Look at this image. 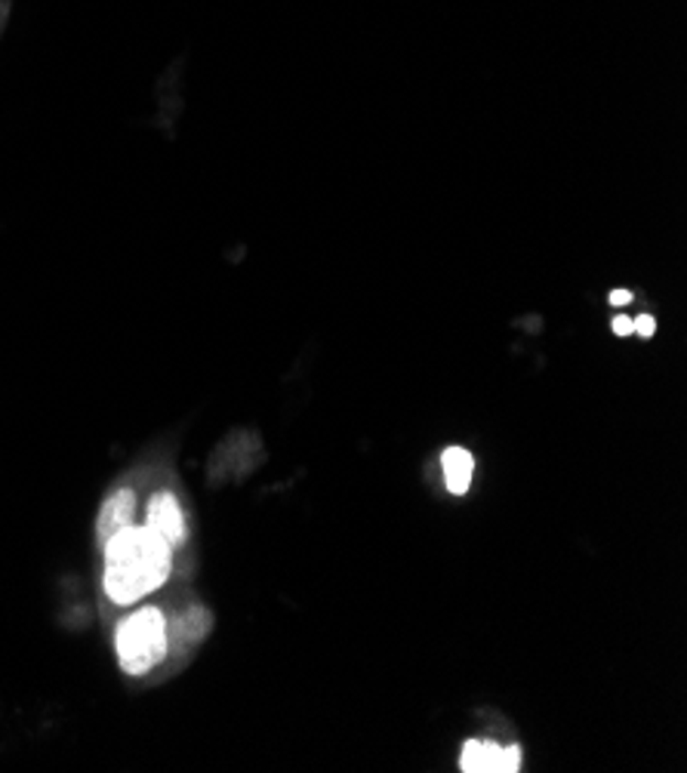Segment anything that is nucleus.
Returning a JSON list of instances; mask_svg holds the SVG:
<instances>
[{
  "label": "nucleus",
  "mask_w": 687,
  "mask_h": 773,
  "mask_svg": "<svg viewBox=\"0 0 687 773\" xmlns=\"http://www.w3.org/2000/svg\"><path fill=\"white\" fill-rule=\"evenodd\" d=\"M173 546L151 527H124L105 539V592L115 604H133L170 577Z\"/></svg>",
  "instance_id": "1"
},
{
  "label": "nucleus",
  "mask_w": 687,
  "mask_h": 773,
  "mask_svg": "<svg viewBox=\"0 0 687 773\" xmlns=\"http://www.w3.org/2000/svg\"><path fill=\"white\" fill-rule=\"evenodd\" d=\"M118 659L127 675H146L167 656V620L158 608L136 610L118 625Z\"/></svg>",
  "instance_id": "2"
},
{
  "label": "nucleus",
  "mask_w": 687,
  "mask_h": 773,
  "mask_svg": "<svg viewBox=\"0 0 687 773\" xmlns=\"http://www.w3.org/2000/svg\"><path fill=\"white\" fill-rule=\"evenodd\" d=\"M460 767L465 773H515L522 767V749L518 745H496L491 740H472L465 743L460 755Z\"/></svg>",
  "instance_id": "3"
},
{
  "label": "nucleus",
  "mask_w": 687,
  "mask_h": 773,
  "mask_svg": "<svg viewBox=\"0 0 687 773\" xmlns=\"http://www.w3.org/2000/svg\"><path fill=\"white\" fill-rule=\"evenodd\" d=\"M149 527L158 536H164L170 546H180L185 539V515H182L180 500L173 493H154L149 503Z\"/></svg>",
  "instance_id": "4"
},
{
  "label": "nucleus",
  "mask_w": 687,
  "mask_h": 773,
  "mask_svg": "<svg viewBox=\"0 0 687 773\" xmlns=\"http://www.w3.org/2000/svg\"><path fill=\"white\" fill-rule=\"evenodd\" d=\"M133 512H136V493L130 491V487L111 493V496L105 500L103 512H99V536L108 539V536H115L118 530H124V527H130Z\"/></svg>",
  "instance_id": "5"
},
{
  "label": "nucleus",
  "mask_w": 687,
  "mask_h": 773,
  "mask_svg": "<svg viewBox=\"0 0 687 773\" xmlns=\"http://www.w3.org/2000/svg\"><path fill=\"white\" fill-rule=\"evenodd\" d=\"M441 469H444V484L450 493H465L472 484V472H475V457L465 447H448L441 457Z\"/></svg>",
  "instance_id": "6"
},
{
  "label": "nucleus",
  "mask_w": 687,
  "mask_h": 773,
  "mask_svg": "<svg viewBox=\"0 0 687 773\" xmlns=\"http://www.w3.org/2000/svg\"><path fill=\"white\" fill-rule=\"evenodd\" d=\"M210 629V613L204 608H189L182 610L180 620H176V632H180L182 644H195L207 635Z\"/></svg>",
  "instance_id": "7"
},
{
  "label": "nucleus",
  "mask_w": 687,
  "mask_h": 773,
  "mask_svg": "<svg viewBox=\"0 0 687 773\" xmlns=\"http://www.w3.org/2000/svg\"><path fill=\"white\" fill-rule=\"evenodd\" d=\"M632 330H635V333H642V336H654V330H657V321H654L651 314H642L638 321H632Z\"/></svg>",
  "instance_id": "8"
},
{
  "label": "nucleus",
  "mask_w": 687,
  "mask_h": 773,
  "mask_svg": "<svg viewBox=\"0 0 687 773\" xmlns=\"http://www.w3.org/2000/svg\"><path fill=\"white\" fill-rule=\"evenodd\" d=\"M613 333H616V336H629V333H632V321H629V318H616V321H613Z\"/></svg>",
  "instance_id": "9"
},
{
  "label": "nucleus",
  "mask_w": 687,
  "mask_h": 773,
  "mask_svg": "<svg viewBox=\"0 0 687 773\" xmlns=\"http://www.w3.org/2000/svg\"><path fill=\"white\" fill-rule=\"evenodd\" d=\"M611 302L613 305H626V302H632V293L629 290H613Z\"/></svg>",
  "instance_id": "10"
}]
</instances>
